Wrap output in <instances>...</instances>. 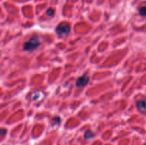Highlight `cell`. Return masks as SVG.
Here are the masks:
<instances>
[{
  "label": "cell",
  "mask_w": 146,
  "mask_h": 145,
  "mask_svg": "<svg viewBox=\"0 0 146 145\" xmlns=\"http://www.w3.org/2000/svg\"><path fill=\"white\" fill-rule=\"evenodd\" d=\"M40 45V41L37 37H31L24 44V49L25 51H32Z\"/></svg>",
  "instance_id": "1"
},
{
  "label": "cell",
  "mask_w": 146,
  "mask_h": 145,
  "mask_svg": "<svg viewBox=\"0 0 146 145\" xmlns=\"http://www.w3.org/2000/svg\"><path fill=\"white\" fill-rule=\"evenodd\" d=\"M56 31L59 34H66L70 31V26L68 24L62 23L59 24L56 28Z\"/></svg>",
  "instance_id": "2"
},
{
  "label": "cell",
  "mask_w": 146,
  "mask_h": 145,
  "mask_svg": "<svg viewBox=\"0 0 146 145\" xmlns=\"http://www.w3.org/2000/svg\"><path fill=\"white\" fill-rule=\"evenodd\" d=\"M88 80H89V79H88V77L86 75H83V76L78 78V80H76V85L78 87L85 86L88 83Z\"/></svg>",
  "instance_id": "3"
},
{
  "label": "cell",
  "mask_w": 146,
  "mask_h": 145,
  "mask_svg": "<svg viewBox=\"0 0 146 145\" xmlns=\"http://www.w3.org/2000/svg\"><path fill=\"white\" fill-rule=\"evenodd\" d=\"M137 105L138 107L142 110H146V100H141L137 102Z\"/></svg>",
  "instance_id": "4"
},
{
  "label": "cell",
  "mask_w": 146,
  "mask_h": 145,
  "mask_svg": "<svg viewBox=\"0 0 146 145\" xmlns=\"http://www.w3.org/2000/svg\"><path fill=\"white\" fill-rule=\"evenodd\" d=\"M139 13L143 16H146V6H143L140 8Z\"/></svg>",
  "instance_id": "5"
},
{
  "label": "cell",
  "mask_w": 146,
  "mask_h": 145,
  "mask_svg": "<svg viewBox=\"0 0 146 145\" xmlns=\"http://www.w3.org/2000/svg\"><path fill=\"white\" fill-rule=\"evenodd\" d=\"M94 136V134L92 133V132H91V131H87L85 133V137L86 138V139H90V138L93 137Z\"/></svg>",
  "instance_id": "6"
},
{
  "label": "cell",
  "mask_w": 146,
  "mask_h": 145,
  "mask_svg": "<svg viewBox=\"0 0 146 145\" xmlns=\"http://www.w3.org/2000/svg\"><path fill=\"white\" fill-rule=\"evenodd\" d=\"M46 13H47V14H48V16H52L53 14H54V9H48L47 10Z\"/></svg>",
  "instance_id": "7"
},
{
  "label": "cell",
  "mask_w": 146,
  "mask_h": 145,
  "mask_svg": "<svg viewBox=\"0 0 146 145\" xmlns=\"http://www.w3.org/2000/svg\"><path fill=\"white\" fill-rule=\"evenodd\" d=\"M54 120H55L56 122H58V123H59V122H61V119H60L59 117H55V119H54Z\"/></svg>",
  "instance_id": "8"
}]
</instances>
